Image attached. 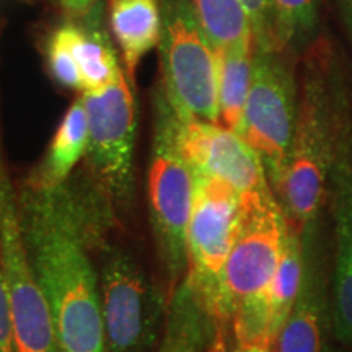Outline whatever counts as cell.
Wrapping results in <instances>:
<instances>
[{"label":"cell","instance_id":"11","mask_svg":"<svg viewBox=\"0 0 352 352\" xmlns=\"http://www.w3.org/2000/svg\"><path fill=\"white\" fill-rule=\"evenodd\" d=\"M175 134L179 152L196 173L222 179L240 196L270 186L261 158L239 132L175 114Z\"/></svg>","mask_w":352,"mask_h":352},{"label":"cell","instance_id":"19","mask_svg":"<svg viewBox=\"0 0 352 352\" xmlns=\"http://www.w3.org/2000/svg\"><path fill=\"white\" fill-rule=\"evenodd\" d=\"M302 280V233L289 226L284 253L271 283L263 289L270 305L277 338L296 303Z\"/></svg>","mask_w":352,"mask_h":352},{"label":"cell","instance_id":"28","mask_svg":"<svg viewBox=\"0 0 352 352\" xmlns=\"http://www.w3.org/2000/svg\"><path fill=\"white\" fill-rule=\"evenodd\" d=\"M341 352H346V351H344V349H342V351H341Z\"/></svg>","mask_w":352,"mask_h":352},{"label":"cell","instance_id":"8","mask_svg":"<svg viewBox=\"0 0 352 352\" xmlns=\"http://www.w3.org/2000/svg\"><path fill=\"white\" fill-rule=\"evenodd\" d=\"M239 217L240 192L222 179L196 173L195 202L186 233V276L212 315Z\"/></svg>","mask_w":352,"mask_h":352},{"label":"cell","instance_id":"6","mask_svg":"<svg viewBox=\"0 0 352 352\" xmlns=\"http://www.w3.org/2000/svg\"><path fill=\"white\" fill-rule=\"evenodd\" d=\"M285 51L254 46L253 76L239 134L261 158L267 182L279 175L296 129V78Z\"/></svg>","mask_w":352,"mask_h":352},{"label":"cell","instance_id":"3","mask_svg":"<svg viewBox=\"0 0 352 352\" xmlns=\"http://www.w3.org/2000/svg\"><path fill=\"white\" fill-rule=\"evenodd\" d=\"M287 235V217L270 186L240 196L239 226L220 276L214 310L220 323H230L236 307L271 283Z\"/></svg>","mask_w":352,"mask_h":352},{"label":"cell","instance_id":"27","mask_svg":"<svg viewBox=\"0 0 352 352\" xmlns=\"http://www.w3.org/2000/svg\"><path fill=\"white\" fill-rule=\"evenodd\" d=\"M236 352H271V349H259V347H250V349H241Z\"/></svg>","mask_w":352,"mask_h":352},{"label":"cell","instance_id":"4","mask_svg":"<svg viewBox=\"0 0 352 352\" xmlns=\"http://www.w3.org/2000/svg\"><path fill=\"white\" fill-rule=\"evenodd\" d=\"M107 352H153L166 300L138 259L122 246H103L98 267Z\"/></svg>","mask_w":352,"mask_h":352},{"label":"cell","instance_id":"12","mask_svg":"<svg viewBox=\"0 0 352 352\" xmlns=\"http://www.w3.org/2000/svg\"><path fill=\"white\" fill-rule=\"evenodd\" d=\"M328 195L333 209L331 297L334 341L352 352V140L342 139L338 148Z\"/></svg>","mask_w":352,"mask_h":352},{"label":"cell","instance_id":"18","mask_svg":"<svg viewBox=\"0 0 352 352\" xmlns=\"http://www.w3.org/2000/svg\"><path fill=\"white\" fill-rule=\"evenodd\" d=\"M196 20L215 51L253 43V28L240 0H195Z\"/></svg>","mask_w":352,"mask_h":352},{"label":"cell","instance_id":"17","mask_svg":"<svg viewBox=\"0 0 352 352\" xmlns=\"http://www.w3.org/2000/svg\"><path fill=\"white\" fill-rule=\"evenodd\" d=\"M70 51L82 76V90L98 91L118 80L122 70L107 39L100 33H87L76 26H63Z\"/></svg>","mask_w":352,"mask_h":352},{"label":"cell","instance_id":"9","mask_svg":"<svg viewBox=\"0 0 352 352\" xmlns=\"http://www.w3.org/2000/svg\"><path fill=\"white\" fill-rule=\"evenodd\" d=\"M88 116V158L108 195L118 202L132 197L135 140L134 100L124 74L98 91L83 95Z\"/></svg>","mask_w":352,"mask_h":352},{"label":"cell","instance_id":"13","mask_svg":"<svg viewBox=\"0 0 352 352\" xmlns=\"http://www.w3.org/2000/svg\"><path fill=\"white\" fill-rule=\"evenodd\" d=\"M222 324L188 276L171 290L162 338L155 352H209Z\"/></svg>","mask_w":352,"mask_h":352},{"label":"cell","instance_id":"16","mask_svg":"<svg viewBox=\"0 0 352 352\" xmlns=\"http://www.w3.org/2000/svg\"><path fill=\"white\" fill-rule=\"evenodd\" d=\"M88 148V116L83 98L65 113L39 170L34 188L54 189L67 178Z\"/></svg>","mask_w":352,"mask_h":352},{"label":"cell","instance_id":"26","mask_svg":"<svg viewBox=\"0 0 352 352\" xmlns=\"http://www.w3.org/2000/svg\"><path fill=\"white\" fill-rule=\"evenodd\" d=\"M209 352H226V344H223V331L220 333V336L217 338V341L214 342V346L210 347Z\"/></svg>","mask_w":352,"mask_h":352},{"label":"cell","instance_id":"20","mask_svg":"<svg viewBox=\"0 0 352 352\" xmlns=\"http://www.w3.org/2000/svg\"><path fill=\"white\" fill-rule=\"evenodd\" d=\"M280 50L307 38L315 26L316 0H271Z\"/></svg>","mask_w":352,"mask_h":352},{"label":"cell","instance_id":"10","mask_svg":"<svg viewBox=\"0 0 352 352\" xmlns=\"http://www.w3.org/2000/svg\"><path fill=\"white\" fill-rule=\"evenodd\" d=\"M333 340L331 246L316 219L302 232L300 289L276 344L277 352H336Z\"/></svg>","mask_w":352,"mask_h":352},{"label":"cell","instance_id":"2","mask_svg":"<svg viewBox=\"0 0 352 352\" xmlns=\"http://www.w3.org/2000/svg\"><path fill=\"white\" fill-rule=\"evenodd\" d=\"M331 46L320 39L303 60L296 129L283 168L272 182L276 199L297 232L318 219L338 148L347 134Z\"/></svg>","mask_w":352,"mask_h":352},{"label":"cell","instance_id":"5","mask_svg":"<svg viewBox=\"0 0 352 352\" xmlns=\"http://www.w3.org/2000/svg\"><path fill=\"white\" fill-rule=\"evenodd\" d=\"M196 192V173L179 152L170 104L158 118L148 168V201L158 256L173 290L188 272L186 233Z\"/></svg>","mask_w":352,"mask_h":352},{"label":"cell","instance_id":"21","mask_svg":"<svg viewBox=\"0 0 352 352\" xmlns=\"http://www.w3.org/2000/svg\"><path fill=\"white\" fill-rule=\"evenodd\" d=\"M240 2L243 3L252 21L254 46L259 50L287 51L280 50L279 41H277L276 15L271 0H240Z\"/></svg>","mask_w":352,"mask_h":352},{"label":"cell","instance_id":"7","mask_svg":"<svg viewBox=\"0 0 352 352\" xmlns=\"http://www.w3.org/2000/svg\"><path fill=\"white\" fill-rule=\"evenodd\" d=\"M162 51L166 96L176 116L219 124L217 56L196 16L179 7L171 13Z\"/></svg>","mask_w":352,"mask_h":352},{"label":"cell","instance_id":"14","mask_svg":"<svg viewBox=\"0 0 352 352\" xmlns=\"http://www.w3.org/2000/svg\"><path fill=\"white\" fill-rule=\"evenodd\" d=\"M111 26L124 54L129 78L160 39V16L155 0H111Z\"/></svg>","mask_w":352,"mask_h":352},{"label":"cell","instance_id":"25","mask_svg":"<svg viewBox=\"0 0 352 352\" xmlns=\"http://www.w3.org/2000/svg\"><path fill=\"white\" fill-rule=\"evenodd\" d=\"M338 6H340L341 16L342 20H344L352 38V0H338Z\"/></svg>","mask_w":352,"mask_h":352},{"label":"cell","instance_id":"1","mask_svg":"<svg viewBox=\"0 0 352 352\" xmlns=\"http://www.w3.org/2000/svg\"><path fill=\"white\" fill-rule=\"evenodd\" d=\"M36 191L25 202L20 226L60 351L107 352L98 270L87 246L90 227L52 189Z\"/></svg>","mask_w":352,"mask_h":352},{"label":"cell","instance_id":"22","mask_svg":"<svg viewBox=\"0 0 352 352\" xmlns=\"http://www.w3.org/2000/svg\"><path fill=\"white\" fill-rule=\"evenodd\" d=\"M50 67L54 77L63 85L70 88H80L82 90V76L78 70L77 60L70 51L67 36L64 28H59L50 41Z\"/></svg>","mask_w":352,"mask_h":352},{"label":"cell","instance_id":"15","mask_svg":"<svg viewBox=\"0 0 352 352\" xmlns=\"http://www.w3.org/2000/svg\"><path fill=\"white\" fill-rule=\"evenodd\" d=\"M219 70V126L239 132L253 76L254 41L215 51Z\"/></svg>","mask_w":352,"mask_h":352},{"label":"cell","instance_id":"24","mask_svg":"<svg viewBox=\"0 0 352 352\" xmlns=\"http://www.w3.org/2000/svg\"><path fill=\"white\" fill-rule=\"evenodd\" d=\"M60 3L74 13H83L90 8L94 0H60Z\"/></svg>","mask_w":352,"mask_h":352},{"label":"cell","instance_id":"23","mask_svg":"<svg viewBox=\"0 0 352 352\" xmlns=\"http://www.w3.org/2000/svg\"><path fill=\"white\" fill-rule=\"evenodd\" d=\"M0 352H16L10 302H8L7 285L6 279H3L2 258H0Z\"/></svg>","mask_w":352,"mask_h":352}]
</instances>
